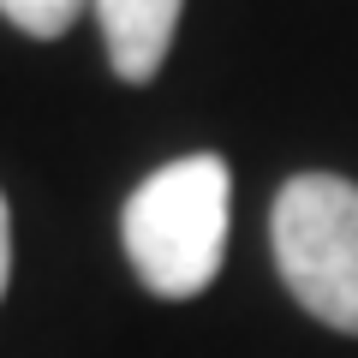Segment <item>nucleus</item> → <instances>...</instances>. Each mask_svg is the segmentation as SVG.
<instances>
[{"mask_svg":"<svg viewBox=\"0 0 358 358\" xmlns=\"http://www.w3.org/2000/svg\"><path fill=\"white\" fill-rule=\"evenodd\" d=\"M6 281H13V209L0 197V299H6Z\"/></svg>","mask_w":358,"mask_h":358,"instance_id":"nucleus-5","label":"nucleus"},{"mask_svg":"<svg viewBox=\"0 0 358 358\" xmlns=\"http://www.w3.org/2000/svg\"><path fill=\"white\" fill-rule=\"evenodd\" d=\"M233 173L221 155L197 150L155 167L120 209L126 263L155 299H197L227 263Z\"/></svg>","mask_w":358,"mask_h":358,"instance_id":"nucleus-1","label":"nucleus"},{"mask_svg":"<svg viewBox=\"0 0 358 358\" xmlns=\"http://www.w3.org/2000/svg\"><path fill=\"white\" fill-rule=\"evenodd\" d=\"M84 6L90 0H0V18L13 30H24V36H36V42H54L78 24Z\"/></svg>","mask_w":358,"mask_h":358,"instance_id":"nucleus-4","label":"nucleus"},{"mask_svg":"<svg viewBox=\"0 0 358 358\" xmlns=\"http://www.w3.org/2000/svg\"><path fill=\"white\" fill-rule=\"evenodd\" d=\"M96 18H102V42H108V66L126 84H150L162 72L167 48H173V30L185 0H90Z\"/></svg>","mask_w":358,"mask_h":358,"instance_id":"nucleus-3","label":"nucleus"},{"mask_svg":"<svg viewBox=\"0 0 358 358\" xmlns=\"http://www.w3.org/2000/svg\"><path fill=\"white\" fill-rule=\"evenodd\" d=\"M287 293L317 322L358 334V185L341 173H293L268 215Z\"/></svg>","mask_w":358,"mask_h":358,"instance_id":"nucleus-2","label":"nucleus"}]
</instances>
